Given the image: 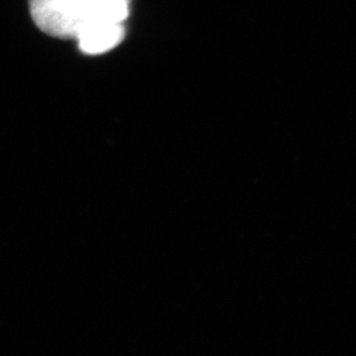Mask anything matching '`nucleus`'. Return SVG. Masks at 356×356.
<instances>
[{
    "label": "nucleus",
    "instance_id": "nucleus-1",
    "mask_svg": "<svg viewBox=\"0 0 356 356\" xmlns=\"http://www.w3.org/2000/svg\"><path fill=\"white\" fill-rule=\"evenodd\" d=\"M29 7L38 28L53 38H76L86 24L72 0H29Z\"/></svg>",
    "mask_w": 356,
    "mask_h": 356
},
{
    "label": "nucleus",
    "instance_id": "nucleus-2",
    "mask_svg": "<svg viewBox=\"0 0 356 356\" xmlns=\"http://www.w3.org/2000/svg\"><path fill=\"white\" fill-rule=\"evenodd\" d=\"M124 38L122 23L89 22L79 31L76 40L81 51L86 54H102L114 49Z\"/></svg>",
    "mask_w": 356,
    "mask_h": 356
},
{
    "label": "nucleus",
    "instance_id": "nucleus-3",
    "mask_svg": "<svg viewBox=\"0 0 356 356\" xmlns=\"http://www.w3.org/2000/svg\"><path fill=\"white\" fill-rule=\"evenodd\" d=\"M78 13L89 22L123 23L128 15V0H72Z\"/></svg>",
    "mask_w": 356,
    "mask_h": 356
}]
</instances>
